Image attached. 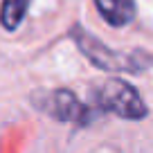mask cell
Returning <instances> with one entry per match:
<instances>
[{"label": "cell", "instance_id": "cell-4", "mask_svg": "<svg viewBox=\"0 0 153 153\" xmlns=\"http://www.w3.org/2000/svg\"><path fill=\"white\" fill-rule=\"evenodd\" d=\"M95 5L113 27H124L135 18V0H95Z\"/></svg>", "mask_w": 153, "mask_h": 153}, {"label": "cell", "instance_id": "cell-1", "mask_svg": "<svg viewBox=\"0 0 153 153\" xmlns=\"http://www.w3.org/2000/svg\"><path fill=\"white\" fill-rule=\"evenodd\" d=\"M70 36L74 38L76 48L83 52V56L104 72H142L153 65V54H144V52H137V50L135 52L110 50L97 36L86 32L81 25H74L70 29Z\"/></svg>", "mask_w": 153, "mask_h": 153}, {"label": "cell", "instance_id": "cell-2", "mask_svg": "<svg viewBox=\"0 0 153 153\" xmlns=\"http://www.w3.org/2000/svg\"><path fill=\"white\" fill-rule=\"evenodd\" d=\"M97 101L104 106L106 110H110L113 115L122 117V120H142L146 117V104L142 101V97L137 95L131 83H126L124 79H106L104 83H99L97 88Z\"/></svg>", "mask_w": 153, "mask_h": 153}, {"label": "cell", "instance_id": "cell-3", "mask_svg": "<svg viewBox=\"0 0 153 153\" xmlns=\"http://www.w3.org/2000/svg\"><path fill=\"white\" fill-rule=\"evenodd\" d=\"M32 101L43 110V113H48L50 117H54V120H59V122L81 124V122L86 120V115H88V110H86V106L81 104V99L72 90H65V88L52 90V92H43V95L34 97Z\"/></svg>", "mask_w": 153, "mask_h": 153}, {"label": "cell", "instance_id": "cell-5", "mask_svg": "<svg viewBox=\"0 0 153 153\" xmlns=\"http://www.w3.org/2000/svg\"><path fill=\"white\" fill-rule=\"evenodd\" d=\"M29 7V0H5L0 9V23L5 29H16L23 20L25 11Z\"/></svg>", "mask_w": 153, "mask_h": 153}]
</instances>
